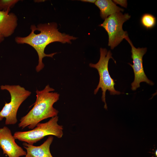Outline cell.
I'll list each match as a JSON object with an SVG mask.
<instances>
[{"mask_svg": "<svg viewBox=\"0 0 157 157\" xmlns=\"http://www.w3.org/2000/svg\"><path fill=\"white\" fill-rule=\"evenodd\" d=\"M37 27L34 25L31 27V32L27 36L22 37H17L15 41L18 44H28L33 47L36 51L38 56V63L35 69L37 72L42 70L44 67L42 59L45 57L53 58L57 52L46 54L44 50L49 44L58 42L63 43H71V40H75L76 38L58 31L57 24L55 22L40 24Z\"/></svg>", "mask_w": 157, "mask_h": 157, "instance_id": "cell-1", "label": "cell"}, {"mask_svg": "<svg viewBox=\"0 0 157 157\" xmlns=\"http://www.w3.org/2000/svg\"><path fill=\"white\" fill-rule=\"evenodd\" d=\"M54 89L49 85L41 90L36 91V99L32 108L22 117L18 124L23 129L26 127L33 129L42 120L57 115L58 111L53 105L59 99L60 94L57 92H51Z\"/></svg>", "mask_w": 157, "mask_h": 157, "instance_id": "cell-2", "label": "cell"}, {"mask_svg": "<svg viewBox=\"0 0 157 157\" xmlns=\"http://www.w3.org/2000/svg\"><path fill=\"white\" fill-rule=\"evenodd\" d=\"M58 116H56L46 122L38 123L32 130L16 132L13 136L15 139L32 145L47 135H53L61 138L63 135V128L58 124Z\"/></svg>", "mask_w": 157, "mask_h": 157, "instance_id": "cell-3", "label": "cell"}, {"mask_svg": "<svg viewBox=\"0 0 157 157\" xmlns=\"http://www.w3.org/2000/svg\"><path fill=\"white\" fill-rule=\"evenodd\" d=\"M100 57L98 62L96 64L90 63V67L96 69L99 76V82L97 88L94 90V94H96L99 88L102 91L101 99L104 103V108L107 109V105L106 102V93L108 90L110 95H119L122 93L116 90L114 88L115 83L114 80L111 77L108 70V63L110 58H112L116 63L115 61L112 57V53L110 50L108 51L106 48H100Z\"/></svg>", "mask_w": 157, "mask_h": 157, "instance_id": "cell-4", "label": "cell"}, {"mask_svg": "<svg viewBox=\"0 0 157 157\" xmlns=\"http://www.w3.org/2000/svg\"><path fill=\"white\" fill-rule=\"evenodd\" d=\"M0 88L1 90H6L9 92L11 100L9 103L6 102L0 111V121L5 118L6 125L14 124L17 122V114L19 107L31 92L19 85H1Z\"/></svg>", "mask_w": 157, "mask_h": 157, "instance_id": "cell-5", "label": "cell"}, {"mask_svg": "<svg viewBox=\"0 0 157 157\" xmlns=\"http://www.w3.org/2000/svg\"><path fill=\"white\" fill-rule=\"evenodd\" d=\"M131 16L121 12L109 16L99 26L103 27L108 35V46L111 49L117 46L123 40L128 36L127 32L122 28L123 23L129 20Z\"/></svg>", "mask_w": 157, "mask_h": 157, "instance_id": "cell-6", "label": "cell"}, {"mask_svg": "<svg viewBox=\"0 0 157 157\" xmlns=\"http://www.w3.org/2000/svg\"><path fill=\"white\" fill-rule=\"evenodd\" d=\"M125 39L129 44L131 48V58L133 60V64H128L132 67L134 74V80L131 84L132 90H135L139 88L140 83L142 82H145L150 85H153L154 83L148 79L146 75L143 66V57L147 51V48L146 47L136 48L128 36Z\"/></svg>", "mask_w": 157, "mask_h": 157, "instance_id": "cell-7", "label": "cell"}, {"mask_svg": "<svg viewBox=\"0 0 157 157\" xmlns=\"http://www.w3.org/2000/svg\"><path fill=\"white\" fill-rule=\"evenodd\" d=\"M11 130L6 126L0 128V147L9 157L26 156V152L16 143Z\"/></svg>", "mask_w": 157, "mask_h": 157, "instance_id": "cell-8", "label": "cell"}, {"mask_svg": "<svg viewBox=\"0 0 157 157\" xmlns=\"http://www.w3.org/2000/svg\"><path fill=\"white\" fill-rule=\"evenodd\" d=\"M9 12L0 11V33L4 37L13 34L17 25V17Z\"/></svg>", "mask_w": 157, "mask_h": 157, "instance_id": "cell-9", "label": "cell"}, {"mask_svg": "<svg viewBox=\"0 0 157 157\" xmlns=\"http://www.w3.org/2000/svg\"><path fill=\"white\" fill-rule=\"evenodd\" d=\"M53 139V137L50 135L42 144L39 146L23 142L24 147L27 151L25 157H53L50 152V147Z\"/></svg>", "mask_w": 157, "mask_h": 157, "instance_id": "cell-10", "label": "cell"}, {"mask_svg": "<svg viewBox=\"0 0 157 157\" xmlns=\"http://www.w3.org/2000/svg\"><path fill=\"white\" fill-rule=\"evenodd\" d=\"M95 4L99 9L100 16L104 19L112 14L124 10L111 0H96Z\"/></svg>", "mask_w": 157, "mask_h": 157, "instance_id": "cell-11", "label": "cell"}, {"mask_svg": "<svg viewBox=\"0 0 157 157\" xmlns=\"http://www.w3.org/2000/svg\"><path fill=\"white\" fill-rule=\"evenodd\" d=\"M142 25L147 29L154 27L156 23V17L149 13H145L142 15L140 19Z\"/></svg>", "mask_w": 157, "mask_h": 157, "instance_id": "cell-12", "label": "cell"}, {"mask_svg": "<svg viewBox=\"0 0 157 157\" xmlns=\"http://www.w3.org/2000/svg\"><path fill=\"white\" fill-rule=\"evenodd\" d=\"M19 0H0V11L10 12V8H13Z\"/></svg>", "mask_w": 157, "mask_h": 157, "instance_id": "cell-13", "label": "cell"}, {"mask_svg": "<svg viewBox=\"0 0 157 157\" xmlns=\"http://www.w3.org/2000/svg\"><path fill=\"white\" fill-rule=\"evenodd\" d=\"M113 2L116 4H119L122 7L124 8H126L127 6V3L126 0H114L113 1Z\"/></svg>", "mask_w": 157, "mask_h": 157, "instance_id": "cell-14", "label": "cell"}, {"mask_svg": "<svg viewBox=\"0 0 157 157\" xmlns=\"http://www.w3.org/2000/svg\"><path fill=\"white\" fill-rule=\"evenodd\" d=\"M81 1H83V2L95 3L96 0H81Z\"/></svg>", "mask_w": 157, "mask_h": 157, "instance_id": "cell-15", "label": "cell"}, {"mask_svg": "<svg viewBox=\"0 0 157 157\" xmlns=\"http://www.w3.org/2000/svg\"><path fill=\"white\" fill-rule=\"evenodd\" d=\"M4 38V37L0 33V43L3 40Z\"/></svg>", "mask_w": 157, "mask_h": 157, "instance_id": "cell-16", "label": "cell"}, {"mask_svg": "<svg viewBox=\"0 0 157 157\" xmlns=\"http://www.w3.org/2000/svg\"><path fill=\"white\" fill-rule=\"evenodd\" d=\"M154 154H155V156L157 157V149H156L155 150Z\"/></svg>", "mask_w": 157, "mask_h": 157, "instance_id": "cell-17", "label": "cell"}]
</instances>
